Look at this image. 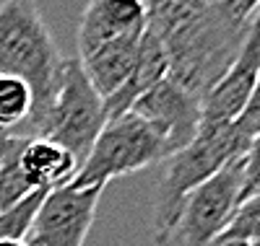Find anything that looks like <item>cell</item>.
<instances>
[{"label": "cell", "mask_w": 260, "mask_h": 246, "mask_svg": "<svg viewBox=\"0 0 260 246\" xmlns=\"http://www.w3.org/2000/svg\"><path fill=\"white\" fill-rule=\"evenodd\" d=\"M146 29V6L136 0H91L78 18V60L120 39H138Z\"/></svg>", "instance_id": "cell-10"}, {"label": "cell", "mask_w": 260, "mask_h": 246, "mask_svg": "<svg viewBox=\"0 0 260 246\" xmlns=\"http://www.w3.org/2000/svg\"><path fill=\"white\" fill-rule=\"evenodd\" d=\"M245 145L234 138L232 127L198 130L195 140L180 153L164 161V174L159 179L154 197V236L161 233L175 220L185 197L203 182L216 176L224 166L242 158Z\"/></svg>", "instance_id": "cell-4"}, {"label": "cell", "mask_w": 260, "mask_h": 246, "mask_svg": "<svg viewBox=\"0 0 260 246\" xmlns=\"http://www.w3.org/2000/svg\"><path fill=\"white\" fill-rule=\"evenodd\" d=\"M0 246H29L26 241H0Z\"/></svg>", "instance_id": "cell-21"}, {"label": "cell", "mask_w": 260, "mask_h": 246, "mask_svg": "<svg viewBox=\"0 0 260 246\" xmlns=\"http://www.w3.org/2000/svg\"><path fill=\"white\" fill-rule=\"evenodd\" d=\"M260 78V8L232 68L201 101V130L232 127L245 111Z\"/></svg>", "instance_id": "cell-8"}, {"label": "cell", "mask_w": 260, "mask_h": 246, "mask_svg": "<svg viewBox=\"0 0 260 246\" xmlns=\"http://www.w3.org/2000/svg\"><path fill=\"white\" fill-rule=\"evenodd\" d=\"M16 166L31 192H52L57 187H65L73 182L78 171L73 155L45 138H29L18 153Z\"/></svg>", "instance_id": "cell-11"}, {"label": "cell", "mask_w": 260, "mask_h": 246, "mask_svg": "<svg viewBox=\"0 0 260 246\" xmlns=\"http://www.w3.org/2000/svg\"><path fill=\"white\" fill-rule=\"evenodd\" d=\"M164 78H167V55H164V47H161L159 36L146 26L143 34H141L138 60H136L133 75L127 78V83L120 88L115 96H110L104 101L107 119H115V117L127 114V111L133 109V104L146 91H151L159 80H164Z\"/></svg>", "instance_id": "cell-12"}, {"label": "cell", "mask_w": 260, "mask_h": 246, "mask_svg": "<svg viewBox=\"0 0 260 246\" xmlns=\"http://www.w3.org/2000/svg\"><path fill=\"white\" fill-rule=\"evenodd\" d=\"M169 158L167 140L143 117L127 111L122 117L107 119L86 161L76 171L71 187L76 189H104L112 179L136 174L151 163Z\"/></svg>", "instance_id": "cell-3"}, {"label": "cell", "mask_w": 260, "mask_h": 246, "mask_svg": "<svg viewBox=\"0 0 260 246\" xmlns=\"http://www.w3.org/2000/svg\"><path fill=\"white\" fill-rule=\"evenodd\" d=\"M62 65L57 44L31 0L0 3V73L16 75L31 91V114L13 130L21 138H37L62 83Z\"/></svg>", "instance_id": "cell-2"}, {"label": "cell", "mask_w": 260, "mask_h": 246, "mask_svg": "<svg viewBox=\"0 0 260 246\" xmlns=\"http://www.w3.org/2000/svg\"><path fill=\"white\" fill-rule=\"evenodd\" d=\"M104 125H107L104 101L91 88V83L86 80L78 57H65L57 99L37 138H45L65 148L81 169Z\"/></svg>", "instance_id": "cell-6"}, {"label": "cell", "mask_w": 260, "mask_h": 246, "mask_svg": "<svg viewBox=\"0 0 260 246\" xmlns=\"http://www.w3.org/2000/svg\"><path fill=\"white\" fill-rule=\"evenodd\" d=\"M213 246H250V243H245V241H216Z\"/></svg>", "instance_id": "cell-20"}, {"label": "cell", "mask_w": 260, "mask_h": 246, "mask_svg": "<svg viewBox=\"0 0 260 246\" xmlns=\"http://www.w3.org/2000/svg\"><path fill=\"white\" fill-rule=\"evenodd\" d=\"M138 44H141V36L138 39H120V42H112L107 47L96 50L94 55L78 60L86 80L91 83V88L99 94L102 101L115 96L127 83V78L133 75L136 60H138Z\"/></svg>", "instance_id": "cell-13"}, {"label": "cell", "mask_w": 260, "mask_h": 246, "mask_svg": "<svg viewBox=\"0 0 260 246\" xmlns=\"http://www.w3.org/2000/svg\"><path fill=\"white\" fill-rule=\"evenodd\" d=\"M130 111L161 132L169 155L187 148L201 130V99L182 91L169 78L159 80L151 91H146Z\"/></svg>", "instance_id": "cell-9"}, {"label": "cell", "mask_w": 260, "mask_h": 246, "mask_svg": "<svg viewBox=\"0 0 260 246\" xmlns=\"http://www.w3.org/2000/svg\"><path fill=\"white\" fill-rule=\"evenodd\" d=\"M143 6L146 26L159 36L167 55V78L201 101L232 68L260 8L252 0H167Z\"/></svg>", "instance_id": "cell-1"}, {"label": "cell", "mask_w": 260, "mask_h": 246, "mask_svg": "<svg viewBox=\"0 0 260 246\" xmlns=\"http://www.w3.org/2000/svg\"><path fill=\"white\" fill-rule=\"evenodd\" d=\"M104 189H76L71 184L47 192L26 233L29 246H83Z\"/></svg>", "instance_id": "cell-7"}, {"label": "cell", "mask_w": 260, "mask_h": 246, "mask_svg": "<svg viewBox=\"0 0 260 246\" xmlns=\"http://www.w3.org/2000/svg\"><path fill=\"white\" fill-rule=\"evenodd\" d=\"M232 132H234V138L245 145V150H247L250 140L260 132V78H257V83H255V91H252V96H250L245 111L240 114V119L232 125Z\"/></svg>", "instance_id": "cell-17"}, {"label": "cell", "mask_w": 260, "mask_h": 246, "mask_svg": "<svg viewBox=\"0 0 260 246\" xmlns=\"http://www.w3.org/2000/svg\"><path fill=\"white\" fill-rule=\"evenodd\" d=\"M45 197H47V192L39 189V192L29 194L26 199H21L18 205L0 213V241H26L31 220H34Z\"/></svg>", "instance_id": "cell-16"}, {"label": "cell", "mask_w": 260, "mask_h": 246, "mask_svg": "<svg viewBox=\"0 0 260 246\" xmlns=\"http://www.w3.org/2000/svg\"><path fill=\"white\" fill-rule=\"evenodd\" d=\"M26 140L29 138L16 135L13 130H3V127H0V161H6V158H11L13 153H18L21 145H24Z\"/></svg>", "instance_id": "cell-19"}, {"label": "cell", "mask_w": 260, "mask_h": 246, "mask_svg": "<svg viewBox=\"0 0 260 246\" xmlns=\"http://www.w3.org/2000/svg\"><path fill=\"white\" fill-rule=\"evenodd\" d=\"M219 241H245L250 246H260V192L237 205Z\"/></svg>", "instance_id": "cell-15"}, {"label": "cell", "mask_w": 260, "mask_h": 246, "mask_svg": "<svg viewBox=\"0 0 260 246\" xmlns=\"http://www.w3.org/2000/svg\"><path fill=\"white\" fill-rule=\"evenodd\" d=\"M31 114V91L16 75L0 73V127L18 130Z\"/></svg>", "instance_id": "cell-14"}, {"label": "cell", "mask_w": 260, "mask_h": 246, "mask_svg": "<svg viewBox=\"0 0 260 246\" xmlns=\"http://www.w3.org/2000/svg\"><path fill=\"white\" fill-rule=\"evenodd\" d=\"M260 192V132L250 140L245 155H242V192L240 202H245L247 197Z\"/></svg>", "instance_id": "cell-18"}, {"label": "cell", "mask_w": 260, "mask_h": 246, "mask_svg": "<svg viewBox=\"0 0 260 246\" xmlns=\"http://www.w3.org/2000/svg\"><path fill=\"white\" fill-rule=\"evenodd\" d=\"M242 158L224 166L216 176L192 189L175 220L154 236L156 246H213L240 205Z\"/></svg>", "instance_id": "cell-5"}]
</instances>
